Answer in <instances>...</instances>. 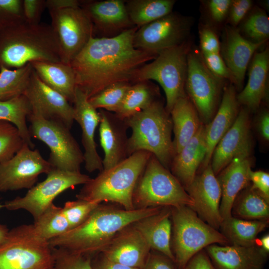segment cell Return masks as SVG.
Listing matches in <instances>:
<instances>
[{"instance_id":"57","label":"cell","mask_w":269,"mask_h":269,"mask_svg":"<svg viewBox=\"0 0 269 269\" xmlns=\"http://www.w3.org/2000/svg\"><path fill=\"white\" fill-rule=\"evenodd\" d=\"M9 231L6 226L0 224V244L5 240Z\"/></svg>"},{"instance_id":"44","label":"cell","mask_w":269,"mask_h":269,"mask_svg":"<svg viewBox=\"0 0 269 269\" xmlns=\"http://www.w3.org/2000/svg\"><path fill=\"white\" fill-rule=\"evenodd\" d=\"M24 22L22 0H0V31Z\"/></svg>"},{"instance_id":"19","label":"cell","mask_w":269,"mask_h":269,"mask_svg":"<svg viewBox=\"0 0 269 269\" xmlns=\"http://www.w3.org/2000/svg\"><path fill=\"white\" fill-rule=\"evenodd\" d=\"M265 44L247 39L237 27L230 25L225 27L220 54L232 75V84L236 89L242 88L246 71L253 56Z\"/></svg>"},{"instance_id":"28","label":"cell","mask_w":269,"mask_h":269,"mask_svg":"<svg viewBox=\"0 0 269 269\" xmlns=\"http://www.w3.org/2000/svg\"><path fill=\"white\" fill-rule=\"evenodd\" d=\"M206 125L202 124L196 134L175 154L170 164L171 173L185 189L191 183L206 152Z\"/></svg>"},{"instance_id":"13","label":"cell","mask_w":269,"mask_h":269,"mask_svg":"<svg viewBox=\"0 0 269 269\" xmlns=\"http://www.w3.org/2000/svg\"><path fill=\"white\" fill-rule=\"evenodd\" d=\"M48 11L62 62L70 64L93 37V23L81 6Z\"/></svg>"},{"instance_id":"50","label":"cell","mask_w":269,"mask_h":269,"mask_svg":"<svg viewBox=\"0 0 269 269\" xmlns=\"http://www.w3.org/2000/svg\"><path fill=\"white\" fill-rule=\"evenodd\" d=\"M252 187L269 202V174L262 170L249 171Z\"/></svg>"},{"instance_id":"49","label":"cell","mask_w":269,"mask_h":269,"mask_svg":"<svg viewBox=\"0 0 269 269\" xmlns=\"http://www.w3.org/2000/svg\"><path fill=\"white\" fill-rule=\"evenodd\" d=\"M231 0H210L205 2L208 13L212 21L219 23L227 18Z\"/></svg>"},{"instance_id":"38","label":"cell","mask_w":269,"mask_h":269,"mask_svg":"<svg viewBox=\"0 0 269 269\" xmlns=\"http://www.w3.org/2000/svg\"><path fill=\"white\" fill-rule=\"evenodd\" d=\"M32 225L37 234L48 241L70 230L62 207L57 206L54 203L34 220Z\"/></svg>"},{"instance_id":"7","label":"cell","mask_w":269,"mask_h":269,"mask_svg":"<svg viewBox=\"0 0 269 269\" xmlns=\"http://www.w3.org/2000/svg\"><path fill=\"white\" fill-rule=\"evenodd\" d=\"M54 262V248L32 224L13 228L0 244V269H53Z\"/></svg>"},{"instance_id":"10","label":"cell","mask_w":269,"mask_h":269,"mask_svg":"<svg viewBox=\"0 0 269 269\" xmlns=\"http://www.w3.org/2000/svg\"><path fill=\"white\" fill-rule=\"evenodd\" d=\"M27 119L31 123V137L42 141L49 148L48 161L52 166L64 171H80L83 153L70 129L60 122L45 120L31 113Z\"/></svg>"},{"instance_id":"34","label":"cell","mask_w":269,"mask_h":269,"mask_svg":"<svg viewBox=\"0 0 269 269\" xmlns=\"http://www.w3.org/2000/svg\"><path fill=\"white\" fill-rule=\"evenodd\" d=\"M269 202L248 186L235 199L232 208L234 217L248 220H269Z\"/></svg>"},{"instance_id":"22","label":"cell","mask_w":269,"mask_h":269,"mask_svg":"<svg viewBox=\"0 0 269 269\" xmlns=\"http://www.w3.org/2000/svg\"><path fill=\"white\" fill-rule=\"evenodd\" d=\"M99 112L100 141L105 154L102 163L103 169H107L128 157L127 129L129 128L125 121L115 114L102 109Z\"/></svg>"},{"instance_id":"23","label":"cell","mask_w":269,"mask_h":269,"mask_svg":"<svg viewBox=\"0 0 269 269\" xmlns=\"http://www.w3.org/2000/svg\"><path fill=\"white\" fill-rule=\"evenodd\" d=\"M251 153L235 157L216 176L222 192L220 213L224 219L231 217L233 202L239 193L249 186V171L252 160Z\"/></svg>"},{"instance_id":"5","label":"cell","mask_w":269,"mask_h":269,"mask_svg":"<svg viewBox=\"0 0 269 269\" xmlns=\"http://www.w3.org/2000/svg\"><path fill=\"white\" fill-rule=\"evenodd\" d=\"M124 121L132 131L128 140V156L146 151L169 169L175 155L171 138L172 123L162 103L156 100Z\"/></svg>"},{"instance_id":"51","label":"cell","mask_w":269,"mask_h":269,"mask_svg":"<svg viewBox=\"0 0 269 269\" xmlns=\"http://www.w3.org/2000/svg\"><path fill=\"white\" fill-rule=\"evenodd\" d=\"M174 262L157 252H150L142 269H176Z\"/></svg>"},{"instance_id":"2","label":"cell","mask_w":269,"mask_h":269,"mask_svg":"<svg viewBox=\"0 0 269 269\" xmlns=\"http://www.w3.org/2000/svg\"><path fill=\"white\" fill-rule=\"evenodd\" d=\"M163 207L127 210L100 203L82 224L48 242L51 247L92 258L100 253L122 229L158 213Z\"/></svg>"},{"instance_id":"54","label":"cell","mask_w":269,"mask_h":269,"mask_svg":"<svg viewBox=\"0 0 269 269\" xmlns=\"http://www.w3.org/2000/svg\"><path fill=\"white\" fill-rule=\"evenodd\" d=\"M257 128L259 134L266 141L269 140V113L268 110H262L258 116Z\"/></svg>"},{"instance_id":"26","label":"cell","mask_w":269,"mask_h":269,"mask_svg":"<svg viewBox=\"0 0 269 269\" xmlns=\"http://www.w3.org/2000/svg\"><path fill=\"white\" fill-rule=\"evenodd\" d=\"M239 105L235 86L231 83L224 87L219 107L212 120L206 124V152L201 164L203 169L210 164L217 144L235 121Z\"/></svg>"},{"instance_id":"37","label":"cell","mask_w":269,"mask_h":269,"mask_svg":"<svg viewBox=\"0 0 269 269\" xmlns=\"http://www.w3.org/2000/svg\"><path fill=\"white\" fill-rule=\"evenodd\" d=\"M32 71L30 63L14 70L0 66V101L23 95L29 84Z\"/></svg>"},{"instance_id":"56","label":"cell","mask_w":269,"mask_h":269,"mask_svg":"<svg viewBox=\"0 0 269 269\" xmlns=\"http://www.w3.org/2000/svg\"><path fill=\"white\" fill-rule=\"evenodd\" d=\"M260 246L265 252L268 254L269 252V235L267 234L260 240Z\"/></svg>"},{"instance_id":"9","label":"cell","mask_w":269,"mask_h":269,"mask_svg":"<svg viewBox=\"0 0 269 269\" xmlns=\"http://www.w3.org/2000/svg\"><path fill=\"white\" fill-rule=\"evenodd\" d=\"M192 48L188 40L184 44L160 52L153 60L138 69L133 82L154 80L163 89L166 111L170 112L176 101L186 96L185 85L187 71V55Z\"/></svg>"},{"instance_id":"16","label":"cell","mask_w":269,"mask_h":269,"mask_svg":"<svg viewBox=\"0 0 269 269\" xmlns=\"http://www.w3.org/2000/svg\"><path fill=\"white\" fill-rule=\"evenodd\" d=\"M23 95L30 103L31 114L60 122L71 129L74 121L73 106L63 96L45 84L33 69Z\"/></svg>"},{"instance_id":"45","label":"cell","mask_w":269,"mask_h":269,"mask_svg":"<svg viewBox=\"0 0 269 269\" xmlns=\"http://www.w3.org/2000/svg\"><path fill=\"white\" fill-rule=\"evenodd\" d=\"M201 54L205 65L213 74L222 79L228 80L231 83H233L232 75L220 53H201Z\"/></svg>"},{"instance_id":"8","label":"cell","mask_w":269,"mask_h":269,"mask_svg":"<svg viewBox=\"0 0 269 269\" xmlns=\"http://www.w3.org/2000/svg\"><path fill=\"white\" fill-rule=\"evenodd\" d=\"M170 208L173 223V253L178 269H182L204 248L215 243L223 245L230 244L222 233L205 222L189 207Z\"/></svg>"},{"instance_id":"47","label":"cell","mask_w":269,"mask_h":269,"mask_svg":"<svg viewBox=\"0 0 269 269\" xmlns=\"http://www.w3.org/2000/svg\"><path fill=\"white\" fill-rule=\"evenodd\" d=\"M253 5L251 0H232L227 18L230 26L237 27L250 11Z\"/></svg>"},{"instance_id":"6","label":"cell","mask_w":269,"mask_h":269,"mask_svg":"<svg viewBox=\"0 0 269 269\" xmlns=\"http://www.w3.org/2000/svg\"><path fill=\"white\" fill-rule=\"evenodd\" d=\"M133 202L135 209L194 206L179 181L152 154L136 183Z\"/></svg>"},{"instance_id":"46","label":"cell","mask_w":269,"mask_h":269,"mask_svg":"<svg viewBox=\"0 0 269 269\" xmlns=\"http://www.w3.org/2000/svg\"><path fill=\"white\" fill-rule=\"evenodd\" d=\"M200 52L220 53L221 43L218 37L211 27L203 25L199 29Z\"/></svg>"},{"instance_id":"30","label":"cell","mask_w":269,"mask_h":269,"mask_svg":"<svg viewBox=\"0 0 269 269\" xmlns=\"http://www.w3.org/2000/svg\"><path fill=\"white\" fill-rule=\"evenodd\" d=\"M170 116L174 134L173 145L175 154L196 134L203 124L195 107L187 96L176 101L170 112Z\"/></svg>"},{"instance_id":"40","label":"cell","mask_w":269,"mask_h":269,"mask_svg":"<svg viewBox=\"0 0 269 269\" xmlns=\"http://www.w3.org/2000/svg\"><path fill=\"white\" fill-rule=\"evenodd\" d=\"M131 85L128 82L113 84L89 98V102L96 109H100L115 113Z\"/></svg>"},{"instance_id":"25","label":"cell","mask_w":269,"mask_h":269,"mask_svg":"<svg viewBox=\"0 0 269 269\" xmlns=\"http://www.w3.org/2000/svg\"><path fill=\"white\" fill-rule=\"evenodd\" d=\"M80 6L89 16L94 27L103 33L117 35L135 27L130 20L124 0L81 2Z\"/></svg>"},{"instance_id":"29","label":"cell","mask_w":269,"mask_h":269,"mask_svg":"<svg viewBox=\"0 0 269 269\" xmlns=\"http://www.w3.org/2000/svg\"><path fill=\"white\" fill-rule=\"evenodd\" d=\"M170 217L171 208L164 207L158 213L142 218L133 224L146 241L151 250L164 255L174 262L171 248Z\"/></svg>"},{"instance_id":"15","label":"cell","mask_w":269,"mask_h":269,"mask_svg":"<svg viewBox=\"0 0 269 269\" xmlns=\"http://www.w3.org/2000/svg\"><path fill=\"white\" fill-rule=\"evenodd\" d=\"M54 168L38 149L24 143L10 159L0 163V192L30 189L42 173Z\"/></svg>"},{"instance_id":"17","label":"cell","mask_w":269,"mask_h":269,"mask_svg":"<svg viewBox=\"0 0 269 269\" xmlns=\"http://www.w3.org/2000/svg\"><path fill=\"white\" fill-rule=\"evenodd\" d=\"M203 169L185 190L194 202L191 209L202 220L217 230L222 222L220 213L221 189L210 164Z\"/></svg>"},{"instance_id":"41","label":"cell","mask_w":269,"mask_h":269,"mask_svg":"<svg viewBox=\"0 0 269 269\" xmlns=\"http://www.w3.org/2000/svg\"><path fill=\"white\" fill-rule=\"evenodd\" d=\"M25 143L12 123L0 120V163L11 158Z\"/></svg>"},{"instance_id":"11","label":"cell","mask_w":269,"mask_h":269,"mask_svg":"<svg viewBox=\"0 0 269 269\" xmlns=\"http://www.w3.org/2000/svg\"><path fill=\"white\" fill-rule=\"evenodd\" d=\"M224 81L208 70L200 51L191 48L187 55L185 90L203 124L211 122L218 109Z\"/></svg>"},{"instance_id":"3","label":"cell","mask_w":269,"mask_h":269,"mask_svg":"<svg viewBox=\"0 0 269 269\" xmlns=\"http://www.w3.org/2000/svg\"><path fill=\"white\" fill-rule=\"evenodd\" d=\"M33 62H62L50 25L24 22L0 31V66L19 68Z\"/></svg>"},{"instance_id":"20","label":"cell","mask_w":269,"mask_h":269,"mask_svg":"<svg viewBox=\"0 0 269 269\" xmlns=\"http://www.w3.org/2000/svg\"><path fill=\"white\" fill-rule=\"evenodd\" d=\"M74 121L82 131V143L85 168L89 172L103 170L102 160L97 151L95 134L101 117L99 112L89 102L87 95L76 87L74 99Z\"/></svg>"},{"instance_id":"12","label":"cell","mask_w":269,"mask_h":269,"mask_svg":"<svg viewBox=\"0 0 269 269\" xmlns=\"http://www.w3.org/2000/svg\"><path fill=\"white\" fill-rule=\"evenodd\" d=\"M91 178L80 171H68L53 168L43 181L29 189L23 197L4 202L8 210L23 209L34 218L39 216L52 204L55 198L66 190L86 183Z\"/></svg>"},{"instance_id":"55","label":"cell","mask_w":269,"mask_h":269,"mask_svg":"<svg viewBox=\"0 0 269 269\" xmlns=\"http://www.w3.org/2000/svg\"><path fill=\"white\" fill-rule=\"evenodd\" d=\"M81 3L77 0H46V8L48 10H60L80 6Z\"/></svg>"},{"instance_id":"32","label":"cell","mask_w":269,"mask_h":269,"mask_svg":"<svg viewBox=\"0 0 269 269\" xmlns=\"http://www.w3.org/2000/svg\"><path fill=\"white\" fill-rule=\"evenodd\" d=\"M269 224V220H248L231 216L222 221V234L232 245H255L258 235Z\"/></svg>"},{"instance_id":"24","label":"cell","mask_w":269,"mask_h":269,"mask_svg":"<svg viewBox=\"0 0 269 269\" xmlns=\"http://www.w3.org/2000/svg\"><path fill=\"white\" fill-rule=\"evenodd\" d=\"M206 250L217 269H263L267 261L268 254L256 245L213 244Z\"/></svg>"},{"instance_id":"31","label":"cell","mask_w":269,"mask_h":269,"mask_svg":"<svg viewBox=\"0 0 269 269\" xmlns=\"http://www.w3.org/2000/svg\"><path fill=\"white\" fill-rule=\"evenodd\" d=\"M40 79L50 88L73 103L76 87L75 73L70 64L62 62L30 63Z\"/></svg>"},{"instance_id":"42","label":"cell","mask_w":269,"mask_h":269,"mask_svg":"<svg viewBox=\"0 0 269 269\" xmlns=\"http://www.w3.org/2000/svg\"><path fill=\"white\" fill-rule=\"evenodd\" d=\"M100 204L78 199L66 202L62 207V211L70 230L84 223Z\"/></svg>"},{"instance_id":"36","label":"cell","mask_w":269,"mask_h":269,"mask_svg":"<svg viewBox=\"0 0 269 269\" xmlns=\"http://www.w3.org/2000/svg\"><path fill=\"white\" fill-rule=\"evenodd\" d=\"M147 81L139 82L132 85L115 115L125 120L146 108L155 99L156 90Z\"/></svg>"},{"instance_id":"33","label":"cell","mask_w":269,"mask_h":269,"mask_svg":"<svg viewBox=\"0 0 269 269\" xmlns=\"http://www.w3.org/2000/svg\"><path fill=\"white\" fill-rule=\"evenodd\" d=\"M175 0H130L126 5L130 20L139 28L172 12Z\"/></svg>"},{"instance_id":"1","label":"cell","mask_w":269,"mask_h":269,"mask_svg":"<svg viewBox=\"0 0 269 269\" xmlns=\"http://www.w3.org/2000/svg\"><path fill=\"white\" fill-rule=\"evenodd\" d=\"M134 27L113 37H92L70 65L76 87L88 99L116 83L133 81L135 73L158 55L135 48Z\"/></svg>"},{"instance_id":"27","label":"cell","mask_w":269,"mask_h":269,"mask_svg":"<svg viewBox=\"0 0 269 269\" xmlns=\"http://www.w3.org/2000/svg\"><path fill=\"white\" fill-rule=\"evenodd\" d=\"M249 66L247 84L237 95V99L239 105H243L250 112H256L267 96L269 71L268 47L256 52Z\"/></svg>"},{"instance_id":"53","label":"cell","mask_w":269,"mask_h":269,"mask_svg":"<svg viewBox=\"0 0 269 269\" xmlns=\"http://www.w3.org/2000/svg\"><path fill=\"white\" fill-rule=\"evenodd\" d=\"M91 265L93 269H140L131 268L110 261L101 253L98 254L92 258Z\"/></svg>"},{"instance_id":"43","label":"cell","mask_w":269,"mask_h":269,"mask_svg":"<svg viewBox=\"0 0 269 269\" xmlns=\"http://www.w3.org/2000/svg\"><path fill=\"white\" fill-rule=\"evenodd\" d=\"M55 262L53 269H93L92 257L76 254L67 250L54 248Z\"/></svg>"},{"instance_id":"39","label":"cell","mask_w":269,"mask_h":269,"mask_svg":"<svg viewBox=\"0 0 269 269\" xmlns=\"http://www.w3.org/2000/svg\"><path fill=\"white\" fill-rule=\"evenodd\" d=\"M242 35L255 43H265L269 37V18L261 8L254 7L241 22Z\"/></svg>"},{"instance_id":"14","label":"cell","mask_w":269,"mask_h":269,"mask_svg":"<svg viewBox=\"0 0 269 269\" xmlns=\"http://www.w3.org/2000/svg\"><path fill=\"white\" fill-rule=\"evenodd\" d=\"M193 21L189 17L171 12L136 30L134 45L137 49L157 55L162 51L188 40Z\"/></svg>"},{"instance_id":"35","label":"cell","mask_w":269,"mask_h":269,"mask_svg":"<svg viewBox=\"0 0 269 269\" xmlns=\"http://www.w3.org/2000/svg\"><path fill=\"white\" fill-rule=\"evenodd\" d=\"M31 113V108L24 95L6 101H0V120L12 123L19 130L24 142L33 149L35 144L31 140L26 119Z\"/></svg>"},{"instance_id":"48","label":"cell","mask_w":269,"mask_h":269,"mask_svg":"<svg viewBox=\"0 0 269 269\" xmlns=\"http://www.w3.org/2000/svg\"><path fill=\"white\" fill-rule=\"evenodd\" d=\"M45 8V0H22L23 13L26 22L28 24H39Z\"/></svg>"},{"instance_id":"58","label":"cell","mask_w":269,"mask_h":269,"mask_svg":"<svg viewBox=\"0 0 269 269\" xmlns=\"http://www.w3.org/2000/svg\"><path fill=\"white\" fill-rule=\"evenodd\" d=\"M2 208H4V205L3 204H1L0 202V210L2 209Z\"/></svg>"},{"instance_id":"18","label":"cell","mask_w":269,"mask_h":269,"mask_svg":"<svg viewBox=\"0 0 269 269\" xmlns=\"http://www.w3.org/2000/svg\"><path fill=\"white\" fill-rule=\"evenodd\" d=\"M250 111L242 108L234 124L215 148L210 165L217 176L235 157L251 153Z\"/></svg>"},{"instance_id":"52","label":"cell","mask_w":269,"mask_h":269,"mask_svg":"<svg viewBox=\"0 0 269 269\" xmlns=\"http://www.w3.org/2000/svg\"><path fill=\"white\" fill-rule=\"evenodd\" d=\"M182 269H217L209 256L201 251L193 256Z\"/></svg>"},{"instance_id":"21","label":"cell","mask_w":269,"mask_h":269,"mask_svg":"<svg viewBox=\"0 0 269 269\" xmlns=\"http://www.w3.org/2000/svg\"><path fill=\"white\" fill-rule=\"evenodd\" d=\"M151 250L132 224L120 231L100 253L113 262L142 269Z\"/></svg>"},{"instance_id":"4","label":"cell","mask_w":269,"mask_h":269,"mask_svg":"<svg viewBox=\"0 0 269 269\" xmlns=\"http://www.w3.org/2000/svg\"><path fill=\"white\" fill-rule=\"evenodd\" d=\"M151 154L146 151H138L114 166L103 169L83 185L77 198L99 203H116L127 210L135 209L134 191Z\"/></svg>"}]
</instances>
